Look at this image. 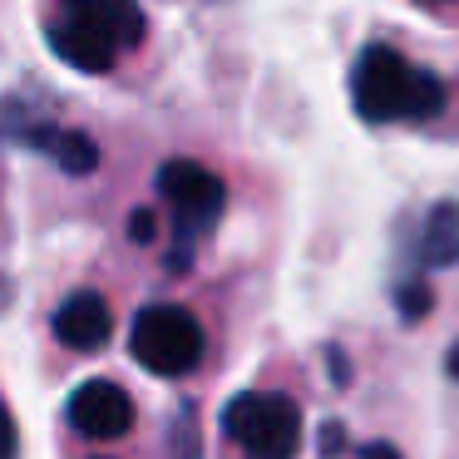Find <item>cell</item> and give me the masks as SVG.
I'll use <instances>...</instances> for the list:
<instances>
[{
  "mask_svg": "<svg viewBox=\"0 0 459 459\" xmlns=\"http://www.w3.org/2000/svg\"><path fill=\"white\" fill-rule=\"evenodd\" d=\"M143 30L149 15L124 0H70L45 15L50 50L84 74H109L124 55L143 45Z\"/></svg>",
  "mask_w": 459,
  "mask_h": 459,
  "instance_id": "cell-1",
  "label": "cell"
},
{
  "mask_svg": "<svg viewBox=\"0 0 459 459\" xmlns=\"http://www.w3.org/2000/svg\"><path fill=\"white\" fill-rule=\"evenodd\" d=\"M351 100L366 124H390V119H435L445 109V84L420 65H405L390 45H370L356 60Z\"/></svg>",
  "mask_w": 459,
  "mask_h": 459,
  "instance_id": "cell-2",
  "label": "cell"
},
{
  "mask_svg": "<svg viewBox=\"0 0 459 459\" xmlns=\"http://www.w3.org/2000/svg\"><path fill=\"white\" fill-rule=\"evenodd\" d=\"M153 193L163 198L173 218V252L169 267L188 272L193 267V242L222 218V203H228V188H222L218 173H208L203 163L193 159H169L159 173H153Z\"/></svg>",
  "mask_w": 459,
  "mask_h": 459,
  "instance_id": "cell-3",
  "label": "cell"
},
{
  "mask_svg": "<svg viewBox=\"0 0 459 459\" xmlns=\"http://www.w3.org/2000/svg\"><path fill=\"white\" fill-rule=\"evenodd\" d=\"M129 351L149 376L178 380L203 366L208 336H203V321L188 307H178V301H149L129 326Z\"/></svg>",
  "mask_w": 459,
  "mask_h": 459,
  "instance_id": "cell-4",
  "label": "cell"
},
{
  "mask_svg": "<svg viewBox=\"0 0 459 459\" xmlns=\"http://www.w3.org/2000/svg\"><path fill=\"white\" fill-rule=\"evenodd\" d=\"M222 435L238 439L252 459H297L301 405L287 395H232L222 410Z\"/></svg>",
  "mask_w": 459,
  "mask_h": 459,
  "instance_id": "cell-5",
  "label": "cell"
},
{
  "mask_svg": "<svg viewBox=\"0 0 459 459\" xmlns=\"http://www.w3.org/2000/svg\"><path fill=\"white\" fill-rule=\"evenodd\" d=\"M65 425L80 439H94V445H114V439H129L134 425H139V405L134 395L119 385V380H84V385L70 390L65 400Z\"/></svg>",
  "mask_w": 459,
  "mask_h": 459,
  "instance_id": "cell-6",
  "label": "cell"
},
{
  "mask_svg": "<svg viewBox=\"0 0 459 459\" xmlns=\"http://www.w3.org/2000/svg\"><path fill=\"white\" fill-rule=\"evenodd\" d=\"M50 336L70 356H100L114 341V307L100 287H74L60 307L50 311Z\"/></svg>",
  "mask_w": 459,
  "mask_h": 459,
  "instance_id": "cell-7",
  "label": "cell"
},
{
  "mask_svg": "<svg viewBox=\"0 0 459 459\" xmlns=\"http://www.w3.org/2000/svg\"><path fill=\"white\" fill-rule=\"evenodd\" d=\"M420 257H425V267H455L459 262V208L455 203H439V208L429 212Z\"/></svg>",
  "mask_w": 459,
  "mask_h": 459,
  "instance_id": "cell-8",
  "label": "cell"
},
{
  "mask_svg": "<svg viewBox=\"0 0 459 459\" xmlns=\"http://www.w3.org/2000/svg\"><path fill=\"white\" fill-rule=\"evenodd\" d=\"M395 307H400V316L405 321H425L429 316V307H435V291H429V281H405V287L395 291Z\"/></svg>",
  "mask_w": 459,
  "mask_h": 459,
  "instance_id": "cell-9",
  "label": "cell"
},
{
  "mask_svg": "<svg viewBox=\"0 0 459 459\" xmlns=\"http://www.w3.org/2000/svg\"><path fill=\"white\" fill-rule=\"evenodd\" d=\"M129 238L139 242V247L159 242V212H153V208H134L129 212Z\"/></svg>",
  "mask_w": 459,
  "mask_h": 459,
  "instance_id": "cell-10",
  "label": "cell"
},
{
  "mask_svg": "<svg viewBox=\"0 0 459 459\" xmlns=\"http://www.w3.org/2000/svg\"><path fill=\"white\" fill-rule=\"evenodd\" d=\"M21 455V439H15V420H11V405L0 400V459H15Z\"/></svg>",
  "mask_w": 459,
  "mask_h": 459,
  "instance_id": "cell-11",
  "label": "cell"
},
{
  "mask_svg": "<svg viewBox=\"0 0 459 459\" xmlns=\"http://www.w3.org/2000/svg\"><path fill=\"white\" fill-rule=\"evenodd\" d=\"M326 360H331V380H336V385H346V380H351L346 351H341V346H326Z\"/></svg>",
  "mask_w": 459,
  "mask_h": 459,
  "instance_id": "cell-12",
  "label": "cell"
},
{
  "mask_svg": "<svg viewBox=\"0 0 459 459\" xmlns=\"http://www.w3.org/2000/svg\"><path fill=\"white\" fill-rule=\"evenodd\" d=\"M341 435H346V429H341L336 420H331V425L321 429V449H326V455H341V449H346V439H341Z\"/></svg>",
  "mask_w": 459,
  "mask_h": 459,
  "instance_id": "cell-13",
  "label": "cell"
},
{
  "mask_svg": "<svg viewBox=\"0 0 459 459\" xmlns=\"http://www.w3.org/2000/svg\"><path fill=\"white\" fill-rule=\"evenodd\" d=\"M366 459H400L395 445H366Z\"/></svg>",
  "mask_w": 459,
  "mask_h": 459,
  "instance_id": "cell-14",
  "label": "cell"
},
{
  "mask_svg": "<svg viewBox=\"0 0 459 459\" xmlns=\"http://www.w3.org/2000/svg\"><path fill=\"white\" fill-rule=\"evenodd\" d=\"M445 370H449V376L459 380V341H455V346H449V356H445Z\"/></svg>",
  "mask_w": 459,
  "mask_h": 459,
  "instance_id": "cell-15",
  "label": "cell"
},
{
  "mask_svg": "<svg viewBox=\"0 0 459 459\" xmlns=\"http://www.w3.org/2000/svg\"><path fill=\"white\" fill-rule=\"evenodd\" d=\"M100 459H104V455H100Z\"/></svg>",
  "mask_w": 459,
  "mask_h": 459,
  "instance_id": "cell-16",
  "label": "cell"
}]
</instances>
